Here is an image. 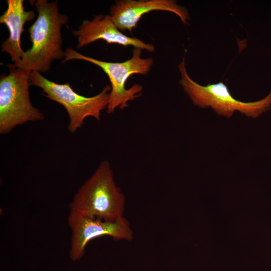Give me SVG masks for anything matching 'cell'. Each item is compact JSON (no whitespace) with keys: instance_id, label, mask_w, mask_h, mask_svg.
Masks as SVG:
<instances>
[{"instance_id":"cell-3","label":"cell","mask_w":271,"mask_h":271,"mask_svg":"<svg viewBox=\"0 0 271 271\" xmlns=\"http://www.w3.org/2000/svg\"><path fill=\"white\" fill-rule=\"evenodd\" d=\"M142 49L134 48L132 57L122 62H109L101 61L84 55L71 48L65 51V58L62 62L71 60L88 61L100 68L108 76L111 83V90L107 107L108 114L113 113L117 108L124 109L128 102L140 96L143 87L136 84L129 89L125 88V83L133 74L146 75L153 64L152 58H142Z\"/></svg>"},{"instance_id":"cell-4","label":"cell","mask_w":271,"mask_h":271,"mask_svg":"<svg viewBox=\"0 0 271 271\" xmlns=\"http://www.w3.org/2000/svg\"><path fill=\"white\" fill-rule=\"evenodd\" d=\"M6 66L9 74L0 78V133L7 134L18 125L44 119L43 114L32 104L29 93L30 71Z\"/></svg>"},{"instance_id":"cell-9","label":"cell","mask_w":271,"mask_h":271,"mask_svg":"<svg viewBox=\"0 0 271 271\" xmlns=\"http://www.w3.org/2000/svg\"><path fill=\"white\" fill-rule=\"evenodd\" d=\"M155 10L173 12L184 24H188L189 15L187 10L173 0L117 1L110 7L109 15L120 31L131 32L143 15Z\"/></svg>"},{"instance_id":"cell-6","label":"cell","mask_w":271,"mask_h":271,"mask_svg":"<svg viewBox=\"0 0 271 271\" xmlns=\"http://www.w3.org/2000/svg\"><path fill=\"white\" fill-rule=\"evenodd\" d=\"M29 81L30 86L41 88L45 93L43 95L65 108L69 118L68 129L72 133L82 126L87 117L91 116L99 120L101 111L108 105L110 85L105 86L96 95L85 97L76 93L69 83H56L47 79L39 72L31 71Z\"/></svg>"},{"instance_id":"cell-10","label":"cell","mask_w":271,"mask_h":271,"mask_svg":"<svg viewBox=\"0 0 271 271\" xmlns=\"http://www.w3.org/2000/svg\"><path fill=\"white\" fill-rule=\"evenodd\" d=\"M24 3V0H7V8L0 17V23L5 25L9 32V37L2 43L1 50L10 55L15 66L19 64L25 52L21 47L24 26L35 16L33 10L25 11Z\"/></svg>"},{"instance_id":"cell-2","label":"cell","mask_w":271,"mask_h":271,"mask_svg":"<svg viewBox=\"0 0 271 271\" xmlns=\"http://www.w3.org/2000/svg\"><path fill=\"white\" fill-rule=\"evenodd\" d=\"M125 197L116 185L110 164L102 161L79 187L69 205L70 210L106 220L123 217Z\"/></svg>"},{"instance_id":"cell-7","label":"cell","mask_w":271,"mask_h":271,"mask_svg":"<svg viewBox=\"0 0 271 271\" xmlns=\"http://www.w3.org/2000/svg\"><path fill=\"white\" fill-rule=\"evenodd\" d=\"M68 225L72 232L69 257L73 261L81 259L87 244L97 237L109 236L115 240L131 241L133 232L124 217L109 220L70 210Z\"/></svg>"},{"instance_id":"cell-1","label":"cell","mask_w":271,"mask_h":271,"mask_svg":"<svg viewBox=\"0 0 271 271\" xmlns=\"http://www.w3.org/2000/svg\"><path fill=\"white\" fill-rule=\"evenodd\" d=\"M57 1L34 3L38 17L28 32L32 46L24 52L17 67L29 71L48 72L53 61L64 59L61 29L68 17L61 14Z\"/></svg>"},{"instance_id":"cell-5","label":"cell","mask_w":271,"mask_h":271,"mask_svg":"<svg viewBox=\"0 0 271 271\" xmlns=\"http://www.w3.org/2000/svg\"><path fill=\"white\" fill-rule=\"evenodd\" d=\"M178 68L181 74L180 84L196 106L204 108L211 107L218 115L227 118L235 111L256 118L271 108V92L260 100L242 102L232 96L222 82L202 86L194 81L187 74L184 58Z\"/></svg>"},{"instance_id":"cell-8","label":"cell","mask_w":271,"mask_h":271,"mask_svg":"<svg viewBox=\"0 0 271 271\" xmlns=\"http://www.w3.org/2000/svg\"><path fill=\"white\" fill-rule=\"evenodd\" d=\"M72 33L77 37L78 49L102 39L109 44L115 43L124 47L133 46L150 52L155 51L154 45L123 34L114 24L110 15H97L91 21L84 20L78 29L73 30Z\"/></svg>"}]
</instances>
